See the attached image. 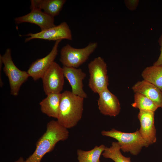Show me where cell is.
Segmentation results:
<instances>
[{
	"instance_id": "obj_13",
	"label": "cell",
	"mask_w": 162,
	"mask_h": 162,
	"mask_svg": "<svg viewBox=\"0 0 162 162\" xmlns=\"http://www.w3.org/2000/svg\"><path fill=\"white\" fill-rule=\"evenodd\" d=\"M64 77L68 81L71 88L72 92L84 98L87 94L83 89L82 81L86 74L80 68L63 66L62 68Z\"/></svg>"
},
{
	"instance_id": "obj_21",
	"label": "cell",
	"mask_w": 162,
	"mask_h": 162,
	"mask_svg": "<svg viewBox=\"0 0 162 162\" xmlns=\"http://www.w3.org/2000/svg\"><path fill=\"white\" fill-rule=\"evenodd\" d=\"M124 2L128 9L131 11H133L137 8L139 1L138 0H125Z\"/></svg>"
},
{
	"instance_id": "obj_5",
	"label": "cell",
	"mask_w": 162,
	"mask_h": 162,
	"mask_svg": "<svg viewBox=\"0 0 162 162\" xmlns=\"http://www.w3.org/2000/svg\"><path fill=\"white\" fill-rule=\"evenodd\" d=\"M0 57L4 64L3 71L8 78L10 94L16 96L22 85L29 76L27 71L20 70L15 65L12 59L10 49H7L2 56L0 55Z\"/></svg>"
},
{
	"instance_id": "obj_8",
	"label": "cell",
	"mask_w": 162,
	"mask_h": 162,
	"mask_svg": "<svg viewBox=\"0 0 162 162\" xmlns=\"http://www.w3.org/2000/svg\"><path fill=\"white\" fill-rule=\"evenodd\" d=\"M25 36L28 37L25 39V42L35 39L56 41L63 39L71 40L72 39L71 30L65 22L45 30L35 33H30Z\"/></svg>"
},
{
	"instance_id": "obj_6",
	"label": "cell",
	"mask_w": 162,
	"mask_h": 162,
	"mask_svg": "<svg viewBox=\"0 0 162 162\" xmlns=\"http://www.w3.org/2000/svg\"><path fill=\"white\" fill-rule=\"evenodd\" d=\"M89 74L88 86L94 93L99 94L109 85L107 66L100 57L94 58L88 64Z\"/></svg>"
},
{
	"instance_id": "obj_3",
	"label": "cell",
	"mask_w": 162,
	"mask_h": 162,
	"mask_svg": "<svg viewBox=\"0 0 162 162\" xmlns=\"http://www.w3.org/2000/svg\"><path fill=\"white\" fill-rule=\"evenodd\" d=\"M101 134L116 139L121 150L134 156L139 154L143 147L147 148L149 146L142 137L138 130L134 132L126 133L112 128L109 131L102 130Z\"/></svg>"
},
{
	"instance_id": "obj_16",
	"label": "cell",
	"mask_w": 162,
	"mask_h": 162,
	"mask_svg": "<svg viewBox=\"0 0 162 162\" xmlns=\"http://www.w3.org/2000/svg\"><path fill=\"white\" fill-rule=\"evenodd\" d=\"M61 93H51L42 100L39 104L42 113L49 117L58 118Z\"/></svg>"
},
{
	"instance_id": "obj_7",
	"label": "cell",
	"mask_w": 162,
	"mask_h": 162,
	"mask_svg": "<svg viewBox=\"0 0 162 162\" xmlns=\"http://www.w3.org/2000/svg\"><path fill=\"white\" fill-rule=\"evenodd\" d=\"M64 77L62 68L54 62L41 78L45 94L61 93L64 85Z\"/></svg>"
},
{
	"instance_id": "obj_18",
	"label": "cell",
	"mask_w": 162,
	"mask_h": 162,
	"mask_svg": "<svg viewBox=\"0 0 162 162\" xmlns=\"http://www.w3.org/2000/svg\"><path fill=\"white\" fill-rule=\"evenodd\" d=\"M106 147L104 144L96 146L92 149L85 151L80 149L77 150V162H100L101 155Z\"/></svg>"
},
{
	"instance_id": "obj_15",
	"label": "cell",
	"mask_w": 162,
	"mask_h": 162,
	"mask_svg": "<svg viewBox=\"0 0 162 162\" xmlns=\"http://www.w3.org/2000/svg\"><path fill=\"white\" fill-rule=\"evenodd\" d=\"M30 1L31 10L42 9L44 13L53 17L59 14L66 2L65 0H31Z\"/></svg>"
},
{
	"instance_id": "obj_14",
	"label": "cell",
	"mask_w": 162,
	"mask_h": 162,
	"mask_svg": "<svg viewBox=\"0 0 162 162\" xmlns=\"http://www.w3.org/2000/svg\"><path fill=\"white\" fill-rule=\"evenodd\" d=\"M134 93L142 94L162 108V91L154 85L144 80L138 81L132 87Z\"/></svg>"
},
{
	"instance_id": "obj_20",
	"label": "cell",
	"mask_w": 162,
	"mask_h": 162,
	"mask_svg": "<svg viewBox=\"0 0 162 162\" xmlns=\"http://www.w3.org/2000/svg\"><path fill=\"white\" fill-rule=\"evenodd\" d=\"M134 102L131 104L134 108L141 111L154 112L158 107L153 101L142 94L134 93Z\"/></svg>"
},
{
	"instance_id": "obj_10",
	"label": "cell",
	"mask_w": 162,
	"mask_h": 162,
	"mask_svg": "<svg viewBox=\"0 0 162 162\" xmlns=\"http://www.w3.org/2000/svg\"><path fill=\"white\" fill-rule=\"evenodd\" d=\"M137 117L140 125L138 130L141 136L149 145L154 143L157 140L154 112L140 110Z\"/></svg>"
},
{
	"instance_id": "obj_11",
	"label": "cell",
	"mask_w": 162,
	"mask_h": 162,
	"mask_svg": "<svg viewBox=\"0 0 162 162\" xmlns=\"http://www.w3.org/2000/svg\"><path fill=\"white\" fill-rule=\"evenodd\" d=\"M98 100V108L100 112L105 116L115 117L120 112L121 106L117 97L108 88L99 94Z\"/></svg>"
},
{
	"instance_id": "obj_9",
	"label": "cell",
	"mask_w": 162,
	"mask_h": 162,
	"mask_svg": "<svg viewBox=\"0 0 162 162\" xmlns=\"http://www.w3.org/2000/svg\"><path fill=\"white\" fill-rule=\"evenodd\" d=\"M62 40L56 41L50 52L46 56L37 59L30 65L27 72L36 81L41 78L54 62L58 52V47Z\"/></svg>"
},
{
	"instance_id": "obj_23",
	"label": "cell",
	"mask_w": 162,
	"mask_h": 162,
	"mask_svg": "<svg viewBox=\"0 0 162 162\" xmlns=\"http://www.w3.org/2000/svg\"><path fill=\"white\" fill-rule=\"evenodd\" d=\"M15 162H25V160L22 157H20L17 160L15 161Z\"/></svg>"
},
{
	"instance_id": "obj_22",
	"label": "cell",
	"mask_w": 162,
	"mask_h": 162,
	"mask_svg": "<svg viewBox=\"0 0 162 162\" xmlns=\"http://www.w3.org/2000/svg\"><path fill=\"white\" fill-rule=\"evenodd\" d=\"M158 42L160 47V53L158 59L154 63L153 65H162V33L159 38Z\"/></svg>"
},
{
	"instance_id": "obj_19",
	"label": "cell",
	"mask_w": 162,
	"mask_h": 162,
	"mask_svg": "<svg viewBox=\"0 0 162 162\" xmlns=\"http://www.w3.org/2000/svg\"><path fill=\"white\" fill-rule=\"evenodd\" d=\"M102 155L104 158L110 159L114 162H131L130 157H125L122 154L118 142H112L110 147L106 146Z\"/></svg>"
},
{
	"instance_id": "obj_17",
	"label": "cell",
	"mask_w": 162,
	"mask_h": 162,
	"mask_svg": "<svg viewBox=\"0 0 162 162\" xmlns=\"http://www.w3.org/2000/svg\"><path fill=\"white\" fill-rule=\"evenodd\" d=\"M143 80L154 85L162 91V65L148 67L142 71Z\"/></svg>"
},
{
	"instance_id": "obj_2",
	"label": "cell",
	"mask_w": 162,
	"mask_h": 162,
	"mask_svg": "<svg viewBox=\"0 0 162 162\" xmlns=\"http://www.w3.org/2000/svg\"><path fill=\"white\" fill-rule=\"evenodd\" d=\"M84 99L68 90L62 93L58 122L67 129L75 126L82 117Z\"/></svg>"
},
{
	"instance_id": "obj_4",
	"label": "cell",
	"mask_w": 162,
	"mask_h": 162,
	"mask_svg": "<svg viewBox=\"0 0 162 162\" xmlns=\"http://www.w3.org/2000/svg\"><path fill=\"white\" fill-rule=\"evenodd\" d=\"M98 45L97 42H92L84 48H76L67 44L61 50L60 62L63 66L78 68L88 59Z\"/></svg>"
},
{
	"instance_id": "obj_1",
	"label": "cell",
	"mask_w": 162,
	"mask_h": 162,
	"mask_svg": "<svg viewBox=\"0 0 162 162\" xmlns=\"http://www.w3.org/2000/svg\"><path fill=\"white\" fill-rule=\"evenodd\" d=\"M68 129L57 120H52L49 122L45 132L37 142L34 152L25 162H40L44 156L51 152L57 142L68 138L69 132Z\"/></svg>"
},
{
	"instance_id": "obj_12",
	"label": "cell",
	"mask_w": 162,
	"mask_h": 162,
	"mask_svg": "<svg viewBox=\"0 0 162 162\" xmlns=\"http://www.w3.org/2000/svg\"><path fill=\"white\" fill-rule=\"evenodd\" d=\"M30 12L14 19L16 24L28 22L38 26L41 31H43L56 26L54 17L46 14L41 10L32 9Z\"/></svg>"
}]
</instances>
